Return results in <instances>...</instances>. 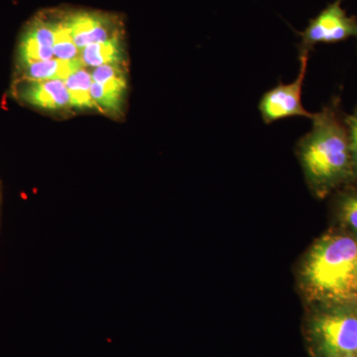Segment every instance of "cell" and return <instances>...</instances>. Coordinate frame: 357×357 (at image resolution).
<instances>
[{"label":"cell","mask_w":357,"mask_h":357,"mask_svg":"<svg viewBox=\"0 0 357 357\" xmlns=\"http://www.w3.org/2000/svg\"><path fill=\"white\" fill-rule=\"evenodd\" d=\"M312 128L297 144V155L307 183L319 197L328 195L354 177L349 132L340 100L333 98L317 114Z\"/></svg>","instance_id":"6da1fadb"},{"label":"cell","mask_w":357,"mask_h":357,"mask_svg":"<svg viewBox=\"0 0 357 357\" xmlns=\"http://www.w3.org/2000/svg\"><path fill=\"white\" fill-rule=\"evenodd\" d=\"M302 284L312 300L328 305L357 301V239L345 234L321 237L307 253Z\"/></svg>","instance_id":"7a4b0ae2"},{"label":"cell","mask_w":357,"mask_h":357,"mask_svg":"<svg viewBox=\"0 0 357 357\" xmlns=\"http://www.w3.org/2000/svg\"><path fill=\"white\" fill-rule=\"evenodd\" d=\"M310 337L319 357L357 354V309L352 304L331 305L310 323Z\"/></svg>","instance_id":"3957f363"},{"label":"cell","mask_w":357,"mask_h":357,"mask_svg":"<svg viewBox=\"0 0 357 357\" xmlns=\"http://www.w3.org/2000/svg\"><path fill=\"white\" fill-rule=\"evenodd\" d=\"M309 55L307 53L299 54V74L293 82L277 84L260 98L258 109L265 124H272L292 117L312 119V112L305 109L302 100Z\"/></svg>","instance_id":"277c9868"},{"label":"cell","mask_w":357,"mask_h":357,"mask_svg":"<svg viewBox=\"0 0 357 357\" xmlns=\"http://www.w3.org/2000/svg\"><path fill=\"white\" fill-rule=\"evenodd\" d=\"M300 35L299 54H310L317 44L337 43L357 37V21L345 13L342 0H335L310 21Z\"/></svg>","instance_id":"5b68a950"},{"label":"cell","mask_w":357,"mask_h":357,"mask_svg":"<svg viewBox=\"0 0 357 357\" xmlns=\"http://www.w3.org/2000/svg\"><path fill=\"white\" fill-rule=\"evenodd\" d=\"M18 102L41 112L64 114L72 112L69 91L62 79L33 81L15 79L11 86Z\"/></svg>","instance_id":"8992f818"},{"label":"cell","mask_w":357,"mask_h":357,"mask_svg":"<svg viewBox=\"0 0 357 357\" xmlns=\"http://www.w3.org/2000/svg\"><path fill=\"white\" fill-rule=\"evenodd\" d=\"M55 31L50 13L35 15L23 28L15 53L16 72L33 63L51 60L54 57Z\"/></svg>","instance_id":"52a82bcc"},{"label":"cell","mask_w":357,"mask_h":357,"mask_svg":"<svg viewBox=\"0 0 357 357\" xmlns=\"http://www.w3.org/2000/svg\"><path fill=\"white\" fill-rule=\"evenodd\" d=\"M73 40L79 50L102 43L123 33L121 21L115 15L89 11L65 13Z\"/></svg>","instance_id":"ba28073f"},{"label":"cell","mask_w":357,"mask_h":357,"mask_svg":"<svg viewBox=\"0 0 357 357\" xmlns=\"http://www.w3.org/2000/svg\"><path fill=\"white\" fill-rule=\"evenodd\" d=\"M128 88V75L115 77L102 84L93 82L91 96L96 103V109L109 116H121L123 114Z\"/></svg>","instance_id":"9c48e42d"},{"label":"cell","mask_w":357,"mask_h":357,"mask_svg":"<svg viewBox=\"0 0 357 357\" xmlns=\"http://www.w3.org/2000/svg\"><path fill=\"white\" fill-rule=\"evenodd\" d=\"M84 67L79 57L72 61H63L57 58L51 59L48 61L33 63L17 70L15 79H33V81H49V79L66 81L73 73Z\"/></svg>","instance_id":"30bf717a"},{"label":"cell","mask_w":357,"mask_h":357,"mask_svg":"<svg viewBox=\"0 0 357 357\" xmlns=\"http://www.w3.org/2000/svg\"><path fill=\"white\" fill-rule=\"evenodd\" d=\"M123 34L109 41L91 44L82 49L79 58L84 67L96 68L107 64H126Z\"/></svg>","instance_id":"8fae6325"},{"label":"cell","mask_w":357,"mask_h":357,"mask_svg":"<svg viewBox=\"0 0 357 357\" xmlns=\"http://www.w3.org/2000/svg\"><path fill=\"white\" fill-rule=\"evenodd\" d=\"M91 72L82 68L65 81L73 110H98L91 96Z\"/></svg>","instance_id":"7c38bea8"},{"label":"cell","mask_w":357,"mask_h":357,"mask_svg":"<svg viewBox=\"0 0 357 357\" xmlns=\"http://www.w3.org/2000/svg\"><path fill=\"white\" fill-rule=\"evenodd\" d=\"M338 208L342 222L351 230L354 238L357 239V192L342 196Z\"/></svg>","instance_id":"4fadbf2b"},{"label":"cell","mask_w":357,"mask_h":357,"mask_svg":"<svg viewBox=\"0 0 357 357\" xmlns=\"http://www.w3.org/2000/svg\"><path fill=\"white\" fill-rule=\"evenodd\" d=\"M347 132H349V146H351L354 177H357V107L354 114L345 116Z\"/></svg>","instance_id":"5bb4252c"},{"label":"cell","mask_w":357,"mask_h":357,"mask_svg":"<svg viewBox=\"0 0 357 357\" xmlns=\"http://www.w3.org/2000/svg\"><path fill=\"white\" fill-rule=\"evenodd\" d=\"M1 185H0V217H1Z\"/></svg>","instance_id":"9a60e30c"},{"label":"cell","mask_w":357,"mask_h":357,"mask_svg":"<svg viewBox=\"0 0 357 357\" xmlns=\"http://www.w3.org/2000/svg\"><path fill=\"white\" fill-rule=\"evenodd\" d=\"M340 357H357V354H349V356H340Z\"/></svg>","instance_id":"2e32d148"}]
</instances>
